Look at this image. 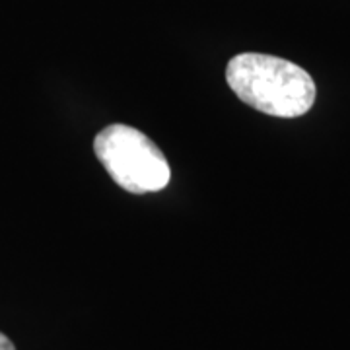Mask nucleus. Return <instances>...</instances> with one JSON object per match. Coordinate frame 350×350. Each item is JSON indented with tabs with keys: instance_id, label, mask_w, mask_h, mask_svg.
Instances as JSON below:
<instances>
[{
	"instance_id": "obj_1",
	"label": "nucleus",
	"mask_w": 350,
	"mask_h": 350,
	"mask_svg": "<svg viewBox=\"0 0 350 350\" xmlns=\"http://www.w3.org/2000/svg\"><path fill=\"white\" fill-rule=\"evenodd\" d=\"M226 82L243 103L280 119L306 115L315 101L312 76L298 64L273 55H236L226 66Z\"/></svg>"
},
{
	"instance_id": "obj_2",
	"label": "nucleus",
	"mask_w": 350,
	"mask_h": 350,
	"mask_svg": "<svg viewBox=\"0 0 350 350\" xmlns=\"http://www.w3.org/2000/svg\"><path fill=\"white\" fill-rule=\"evenodd\" d=\"M94 150L113 181L129 193H156L170 183L172 170L165 156L135 126L117 123L101 129Z\"/></svg>"
},
{
	"instance_id": "obj_3",
	"label": "nucleus",
	"mask_w": 350,
	"mask_h": 350,
	"mask_svg": "<svg viewBox=\"0 0 350 350\" xmlns=\"http://www.w3.org/2000/svg\"><path fill=\"white\" fill-rule=\"evenodd\" d=\"M0 350H16V347L12 345V340L6 337V335H2V333H0Z\"/></svg>"
}]
</instances>
